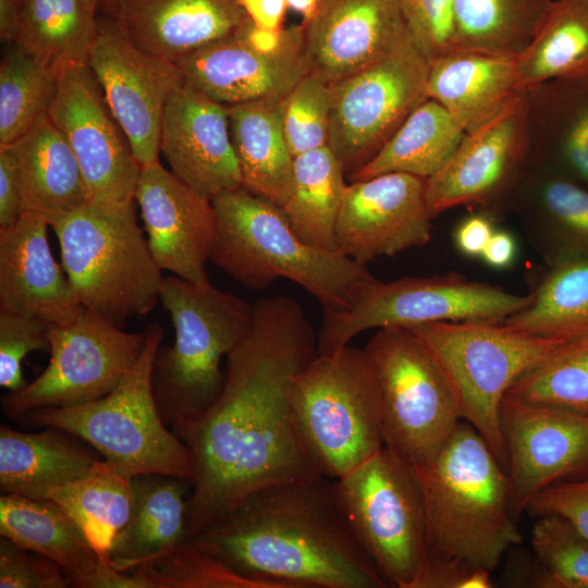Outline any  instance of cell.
<instances>
[{"mask_svg":"<svg viewBox=\"0 0 588 588\" xmlns=\"http://www.w3.org/2000/svg\"><path fill=\"white\" fill-rule=\"evenodd\" d=\"M465 134L441 103L427 98L406 118L382 149L350 180H364L389 172L408 173L428 180L448 163Z\"/></svg>","mask_w":588,"mask_h":588,"instance_id":"obj_36","label":"cell"},{"mask_svg":"<svg viewBox=\"0 0 588 588\" xmlns=\"http://www.w3.org/2000/svg\"><path fill=\"white\" fill-rule=\"evenodd\" d=\"M132 478L111 462L98 460L85 475L49 494V500L70 515L99 555L110 564L113 539L131 513Z\"/></svg>","mask_w":588,"mask_h":588,"instance_id":"obj_39","label":"cell"},{"mask_svg":"<svg viewBox=\"0 0 588 588\" xmlns=\"http://www.w3.org/2000/svg\"><path fill=\"white\" fill-rule=\"evenodd\" d=\"M430 60L411 35L365 68L329 84L328 147L350 177L388 143L425 99Z\"/></svg>","mask_w":588,"mask_h":588,"instance_id":"obj_14","label":"cell"},{"mask_svg":"<svg viewBox=\"0 0 588 588\" xmlns=\"http://www.w3.org/2000/svg\"><path fill=\"white\" fill-rule=\"evenodd\" d=\"M50 362L32 382L1 396L15 421L44 407L88 403L114 390L138 360L146 334L127 332L82 306L73 321L49 326Z\"/></svg>","mask_w":588,"mask_h":588,"instance_id":"obj_13","label":"cell"},{"mask_svg":"<svg viewBox=\"0 0 588 588\" xmlns=\"http://www.w3.org/2000/svg\"><path fill=\"white\" fill-rule=\"evenodd\" d=\"M525 512L534 517L561 515L588 539V478L563 481L543 489L528 502Z\"/></svg>","mask_w":588,"mask_h":588,"instance_id":"obj_49","label":"cell"},{"mask_svg":"<svg viewBox=\"0 0 588 588\" xmlns=\"http://www.w3.org/2000/svg\"><path fill=\"white\" fill-rule=\"evenodd\" d=\"M426 185V179L402 172L352 181L336 220V249L367 265L428 244L434 217Z\"/></svg>","mask_w":588,"mask_h":588,"instance_id":"obj_19","label":"cell"},{"mask_svg":"<svg viewBox=\"0 0 588 588\" xmlns=\"http://www.w3.org/2000/svg\"><path fill=\"white\" fill-rule=\"evenodd\" d=\"M143 352L121 383L95 401L44 407L19 422L61 429L88 443L130 477L166 475L192 481L194 465L183 441L164 424L152 392L151 375L163 329L149 324Z\"/></svg>","mask_w":588,"mask_h":588,"instance_id":"obj_6","label":"cell"},{"mask_svg":"<svg viewBox=\"0 0 588 588\" xmlns=\"http://www.w3.org/2000/svg\"><path fill=\"white\" fill-rule=\"evenodd\" d=\"M515 256L516 243L514 237L507 231L498 229L491 235L481 254L483 261L497 269L511 266Z\"/></svg>","mask_w":588,"mask_h":588,"instance_id":"obj_54","label":"cell"},{"mask_svg":"<svg viewBox=\"0 0 588 588\" xmlns=\"http://www.w3.org/2000/svg\"><path fill=\"white\" fill-rule=\"evenodd\" d=\"M159 301L174 327L171 346H159L151 384L164 424L179 432L199 419L224 383L223 356L249 332L255 305L209 281L164 278Z\"/></svg>","mask_w":588,"mask_h":588,"instance_id":"obj_5","label":"cell"},{"mask_svg":"<svg viewBox=\"0 0 588 588\" xmlns=\"http://www.w3.org/2000/svg\"><path fill=\"white\" fill-rule=\"evenodd\" d=\"M100 1V0H99ZM99 4V3H98Z\"/></svg>","mask_w":588,"mask_h":588,"instance_id":"obj_58","label":"cell"},{"mask_svg":"<svg viewBox=\"0 0 588 588\" xmlns=\"http://www.w3.org/2000/svg\"><path fill=\"white\" fill-rule=\"evenodd\" d=\"M48 226L44 218L22 213L12 226L0 229V309L66 324L83 305L54 260Z\"/></svg>","mask_w":588,"mask_h":588,"instance_id":"obj_25","label":"cell"},{"mask_svg":"<svg viewBox=\"0 0 588 588\" xmlns=\"http://www.w3.org/2000/svg\"><path fill=\"white\" fill-rule=\"evenodd\" d=\"M529 167L588 185V76L526 88Z\"/></svg>","mask_w":588,"mask_h":588,"instance_id":"obj_28","label":"cell"},{"mask_svg":"<svg viewBox=\"0 0 588 588\" xmlns=\"http://www.w3.org/2000/svg\"><path fill=\"white\" fill-rule=\"evenodd\" d=\"M228 117L242 186L282 207L294 161L283 131L282 99L229 106Z\"/></svg>","mask_w":588,"mask_h":588,"instance_id":"obj_33","label":"cell"},{"mask_svg":"<svg viewBox=\"0 0 588 588\" xmlns=\"http://www.w3.org/2000/svg\"><path fill=\"white\" fill-rule=\"evenodd\" d=\"M22 215L21 182L13 144H0V229L12 226Z\"/></svg>","mask_w":588,"mask_h":588,"instance_id":"obj_51","label":"cell"},{"mask_svg":"<svg viewBox=\"0 0 588 588\" xmlns=\"http://www.w3.org/2000/svg\"><path fill=\"white\" fill-rule=\"evenodd\" d=\"M50 348L49 324L34 317L0 309V385L23 388L22 362L33 351Z\"/></svg>","mask_w":588,"mask_h":588,"instance_id":"obj_46","label":"cell"},{"mask_svg":"<svg viewBox=\"0 0 588 588\" xmlns=\"http://www.w3.org/2000/svg\"><path fill=\"white\" fill-rule=\"evenodd\" d=\"M529 169L526 90L465 134L448 163L427 180L433 217L465 206L497 220L511 212L513 197Z\"/></svg>","mask_w":588,"mask_h":588,"instance_id":"obj_15","label":"cell"},{"mask_svg":"<svg viewBox=\"0 0 588 588\" xmlns=\"http://www.w3.org/2000/svg\"><path fill=\"white\" fill-rule=\"evenodd\" d=\"M519 90L516 59L455 51L430 62L426 94L466 133L500 111Z\"/></svg>","mask_w":588,"mask_h":588,"instance_id":"obj_29","label":"cell"},{"mask_svg":"<svg viewBox=\"0 0 588 588\" xmlns=\"http://www.w3.org/2000/svg\"><path fill=\"white\" fill-rule=\"evenodd\" d=\"M536 518L530 537L535 558L530 586L588 588V539L561 515Z\"/></svg>","mask_w":588,"mask_h":588,"instance_id":"obj_43","label":"cell"},{"mask_svg":"<svg viewBox=\"0 0 588 588\" xmlns=\"http://www.w3.org/2000/svg\"><path fill=\"white\" fill-rule=\"evenodd\" d=\"M0 535L57 563L78 588H140L130 574L106 562L77 524L52 500L0 498Z\"/></svg>","mask_w":588,"mask_h":588,"instance_id":"obj_26","label":"cell"},{"mask_svg":"<svg viewBox=\"0 0 588 588\" xmlns=\"http://www.w3.org/2000/svg\"><path fill=\"white\" fill-rule=\"evenodd\" d=\"M186 482L189 481L154 474L132 478L131 513L109 551L117 571L127 573L188 539Z\"/></svg>","mask_w":588,"mask_h":588,"instance_id":"obj_32","label":"cell"},{"mask_svg":"<svg viewBox=\"0 0 588 588\" xmlns=\"http://www.w3.org/2000/svg\"><path fill=\"white\" fill-rule=\"evenodd\" d=\"M491 572L429 556L415 588H490Z\"/></svg>","mask_w":588,"mask_h":588,"instance_id":"obj_50","label":"cell"},{"mask_svg":"<svg viewBox=\"0 0 588 588\" xmlns=\"http://www.w3.org/2000/svg\"><path fill=\"white\" fill-rule=\"evenodd\" d=\"M292 404L303 446L322 477L342 478L384 446L378 388L364 348L317 354L296 377Z\"/></svg>","mask_w":588,"mask_h":588,"instance_id":"obj_9","label":"cell"},{"mask_svg":"<svg viewBox=\"0 0 588 588\" xmlns=\"http://www.w3.org/2000/svg\"><path fill=\"white\" fill-rule=\"evenodd\" d=\"M531 296L467 279L458 272L377 281L350 310L323 311L318 354L347 346L358 333L384 327L440 321L502 322L525 308Z\"/></svg>","mask_w":588,"mask_h":588,"instance_id":"obj_12","label":"cell"},{"mask_svg":"<svg viewBox=\"0 0 588 588\" xmlns=\"http://www.w3.org/2000/svg\"><path fill=\"white\" fill-rule=\"evenodd\" d=\"M56 88L51 69L16 46L8 51L0 64V144L25 135L48 112Z\"/></svg>","mask_w":588,"mask_h":588,"instance_id":"obj_41","label":"cell"},{"mask_svg":"<svg viewBox=\"0 0 588 588\" xmlns=\"http://www.w3.org/2000/svg\"><path fill=\"white\" fill-rule=\"evenodd\" d=\"M22 213L48 224L88 203L76 157L48 113L15 143Z\"/></svg>","mask_w":588,"mask_h":588,"instance_id":"obj_30","label":"cell"},{"mask_svg":"<svg viewBox=\"0 0 588 588\" xmlns=\"http://www.w3.org/2000/svg\"><path fill=\"white\" fill-rule=\"evenodd\" d=\"M302 26L308 74L328 84L381 59L412 35L399 0H320Z\"/></svg>","mask_w":588,"mask_h":588,"instance_id":"obj_22","label":"cell"},{"mask_svg":"<svg viewBox=\"0 0 588 588\" xmlns=\"http://www.w3.org/2000/svg\"><path fill=\"white\" fill-rule=\"evenodd\" d=\"M252 23L260 28L281 29L287 3L286 0H237Z\"/></svg>","mask_w":588,"mask_h":588,"instance_id":"obj_53","label":"cell"},{"mask_svg":"<svg viewBox=\"0 0 588 588\" xmlns=\"http://www.w3.org/2000/svg\"><path fill=\"white\" fill-rule=\"evenodd\" d=\"M505 396L588 416V334L523 375Z\"/></svg>","mask_w":588,"mask_h":588,"instance_id":"obj_44","label":"cell"},{"mask_svg":"<svg viewBox=\"0 0 588 588\" xmlns=\"http://www.w3.org/2000/svg\"><path fill=\"white\" fill-rule=\"evenodd\" d=\"M135 201L158 267L191 282H208L206 264L218 225L212 201L160 161L142 167Z\"/></svg>","mask_w":588,"mask_h":588,"instance_id":"obj_20","label":"cell"},{"mask_svg":"<svg viewBox=\"0 0 588 588\" xmlns=\"http://www.w3.org/2000/svg\"><path fill=\"white\" fill-rule=\"evenodd\" d=\"M99 0H22L15 46L56 74L88 64L98 35Z\"/></svg>","mask_w":588,"mask_h":588,"instance_id":"obj_35","label":"cell"},{"mask_svg":"<svg viewBox=\"0 0 588 588\" xmlns=\"http://www.w3.org/2000/svg\"><path fill=\"white\" fill-rule=\"evenodd\" d=\"M345 175L328 146L294 157L290 192L281 209L305 243L336 249L335 225L347 186Z\"/></svg>","mask_w":588,"mask_h":588,"instance_id":"obj_37","label":"cell"},{"mask_svg":"<svg viewBox=\"0 0 588 588\" xmlns=\"http://www.w3.org/2000/svg\"><path fill=\"white\" fill-rule=\"evenodd\" d=\"M546 264L588 259V185L529 167L511 204Z\"/></svg>","mask_w":588,"mask_h":588,"instance_id":"obj_27","label":"cell"},{"mask_svg":"<svg viewBox=\"0 0 588 588\" xmlns=\"http://www.w3.org/2000/svg\"><path fill=\"white\" fill-rule=\"evenodd\" d=\"M406 328L439 363L455 393L462 420L480 433L505 470L500 414L507 390L583 336H540L491 321H440Z\"/></svg>","mask_w":588,"mask_h":588,"instance_id":"obj_7","label":"cell"},{"mask_svg":"<svg viewBox=\"0 0 588 588\" xmlns=\"http://www.w3.org/2000/svg\"><path fill=\"white\" fill-rule=\"evenodd\" d=\"M332 94L321 78L305 75L282 99V124L293 157L328 146Z\"/></svg>","mask_w":588,"mask_h":588,"instance_id":"obj_45","label":"cell"},{"mask_svg":"<svg viewBox=\"0 0 588 588\" xmlns=\"http://www.w3.org/2000/svg\"><path fill=\"white\" fill-rule=\"evenodd\" d=\"M69 584L63 569L52 560L0 540V588H64Z\"/></svg>","mask_w":588,"mask_h":588,"instance_id":"obj_48","label":"cell"},{"mask_svg":"<svg viewBox=\"0 0 588 588\" xmlns=\"http://www.w3.org/2000/svg\"><path fill=\"white\" fill-rule=\"evenodd\" d=\"M189 539L268 588L387 587L326 477L259 489Z\"/></svg>","mask_w":588,"mask_h":588,"instance_id":"obj_2","label":"cell"},{"mask_svg":"<svg viewBox=\"0 0 588 588\" xmlns=\"http://www.w3.org/2000/svg\"><path fill=\"white\" fill-rule=\"evenodd\" d=\"M379 394L384 448L414 465L431 456L462 420L437 359L406 327H384L364 348Z\"/></svg>","mask_w":588,"mask_h":588,"instance_id":"obj_11","label":"cell"},{"mask_svg":"<svg viewBox=\"0 0 588 588\" xmlns=\"http://www.w3.org/2000/svg\"><path fill=\"white\" fill-rule=\"evenodd\" d=\"M408 29L430 62L455 52L454 0H399Z\"/></svg>","mask_w":588,"mask_h":588,"instance_id":"obj_47","label":"cell"},{"mask_svg":"<svg viewBox=\"0 0 588 588\" xmlns=\"http://www.w3.org/2000/svg\"><path fill=\"white\" fill-rule=\"evenodd\" d=\"M159 151L180 180L209 200L242 186L228 106L187 83L167 101Z\"/></svg>","mask_w":588,"mask_h":588,"instance_id":"obj_23","label":"cell"},{"mask_svg":"<svg viewBox=\"0 0 588 588\" xmlns=\"http://www.w3.org/2000/svg\"><path fill=\"white\" fill-rule=\"evenodd\" d=\"M336 506L387 586L415 588L429 559L426 510L412 464L384 446L332 480Z\"/></svg>","mask_w":588,"mask_h":588,"instance_id":"obj_10","label":"cell"},{"mask_svg":"<svg viewBox=\"0 0 588 588\" xmlns=\"http://www.w3.org/2000/svg\"><path fill=\"white\" fill-rule=\"evenodd\" d=\"M495 221L492 216L478 210L464 218L454 231L456 248L467 257H481L497 229Z\"/></svg>","mask_w":588,"mask_h":588,"instance_id":"obj_52","label":"cell"},{"mask_svg":"<svg viewBox=\"0 0 588 588\" xmlns=\"http://www.w3.org/2000/svg\"><path fill=\"white\" fill-rule=\"evenodd\" d=\"M98 21L88 65L140 166L158 162L164 107L184 78L175 63L147 54L112 23Z\"/></svg>","mask_w":588,"mask_h":588,"instance_id":"obj_18","label":"cell"},{"mask_svg":"<svg viewBox=\"0 0 588 588\" xmlns=\"http://www.w3.org/2000/svg\"><path fill=\"white\" fill-rule=\"evenodd\" d=\"M254 305L249 332L226 356L218 399L175 433L194 465L188 539L259 489L322 477L303 446L292 404L296 377L318 354L317 336L293 298Z\"/></svg>","mask_w":588,"mask_h":588,"instance_id":"obj_1","label":"cell"},{"mask_svg":"<svg viewBox=\"0 0 588 588\" xmlns=\"http://www.w3.org/2000/svg\"><path fill=\"white\" fill-rule=\"evenodd\" d=\"M426 510L429 556L493 572L523 537L505 468L461 420L444 443L413 465Z\"/></svg>","mask_w":588,"mask_h":588,"instance_id":"obj_3","label":"cell"},{"mask_svg":"<svg viewBox=\"0 0 588 588\" xmlns=\"http://www.w3.org/2000/svg\"><path fill=\"white\" fill-rule=\"evenodd\" d=\"M525 281L531 301L504 326L540 336L588 334V259L529 264Z\"/></svg>","mask_w":588,"mask_h":588,"instance_id":"obj_34","label":"cell"},{"mask_svg":"<svg viewBox=\"0 0 588 588\" xmlns=\"http://www.w3.org/2000/svg\"><path fill=\"white\" fill-rule=\"evenodd\" d=\"M211 201L218 225L210 260L246 287L264 290L286 278L315 296L323 311L343 313L378 281L366 265L302 241L281 207L243 186Z\"/></svg>","mask_w":588,"mask_h":588,"instance_id":"obj_4","label":"cell"},{"mask_svg":"<svg viewBox=\"0 0 588 588\" xmlns=\"http://www.w3.org/2000/svg\"><path fill=\"white\" fill-rule=\"evenodd\" d=\"M320 0H286L287 7L303 15V22L315 14Z\"/></svg>","mask_w":588,"mask_h":588,"instance_id":"obj_57","label":"cell"},{"mask_svg":"<svg viewBox=\"0 0 588 588\" xmlns=\"http://www.w3.org/2000/svg\"><path fill=\"white\" fill-rule=\"evenodd\" d=\"M22 0H0V37L4 42L15 44L21 21Z\"/></svg>","mask_w":588,"mask_h":588,"instance_id":"obj_56","label":"cell"},{"mask_svg":"<svg viewBox=\"0 0 588 588\" xmlns=\"http://www.w3.org/2000/svg\"><path fill=\"white\" fill-rule=\"evenodd\" d=\"M244 35L247 42L256 50L264 53H273L285 42L287 28L266 29L257 27L250 22Z\"/></svg>","mask_w":588,"mask_h":588,"instance_id":"obj_55","label":"cell"},{"mask_svg":"<svg viewBox=\"0 0 588 588\" xmlns=\"http://www.w3.org/2000/svg\"><path fill=\"white\" fill-rule=\"evenodd\" d=\"M140 588H268L247 578L192 539L127 572Z\"/></svg>","mask_w":588,"mask_h":588,"instance_id":"obj_42","label":"cell"},{"mask_svg":"<svg viewBox=\"0 0 588 588\" xmlns=\"http://www.w3.org/2000/svg\"><path fill=\"white\" fill-rule=\"evenodd\" d=\"M49 226L82 305L123 327L159 302L164 278L138 224L135 203L122 209L87 203Z\"/></svg>","mask_w":588,"mask_h":588,"instance_id":"obj_8","label":"cell"},{"mask_svg":"<svg viewBox=\"0 0 588 588\" xmlns=\"http://www.w3.org/2000/svg\"><path fill=\"white\" fill-rule=\"evenodd\" d=\"M47 113L76 157L88 204L108 209L134 204L142 166L88 64L57 74Z\"/></svg>","mask_w":588,"mask_h":588,"instance_id":"obj_16","label":"cell"},{"mask_svg":"<svg viewBox=\"0 0 588 588\" xmlns=\"http://www.w3.org/2000/svg\"><path fill=\"white\" fill-rule=\"evenodd\" d=\"M98 12L136 48L172 63L252 22L237 0H100Z\"/></svg>","mask_w":588,"mask_h":588,"instance_id":"obj_24","label":"cell"},{"mask_svg":"<svg viewBox=\"0 0 588 588\" xmlns=\"http://www.w3.org/2000/svg\"><path fill=\"white\" fill-rule=\"evenodd\" d=\"M520 89L588 76V0H554L540 30L516 59Z\"/></svg>","mask_w":588,"mask_h":588,"instance_id":"obj_40","label":"cell"},{"mask_svg":"<svg viewBox=\"0 0 588 588\" xmlns=\"http://www.w3.org/2000/svg\"><path fill=\"white\" fill-rule=\"evenodd\" d=\"M246 27L179 60L184 82L228 107L283 99L308 74L302 24L287 28L285 42L273 53L253 48Z\"/></svg>","mask_w":588,"mask_h":588,"instance_id":"obj_21","label":"cell"},{"mask_svg":"<svg viewBox=\"0 0 588 588\" xmlns=\"http://www.w3.org/2000/svg\"><path fill=\"white\" fill-rule=\"evenodd\" d=\"M61 429L37 433L0 428V490L34 500H49L52 490L85 475L98 461Z\"/></svg>","mask_w":588,"mask_h":588,"instance_id":"obj_31","label":"cell"},{"mask_svg":"<svg viewBox=\"0 0 588 588\" xmlns=\"http://www.w3.org/2000/svg\"><path fill=\"white\" fill-rule=\"evenodd\" d=\"M554 0H454L455 51L517 59Z\"/></svg>","mask_w":588,"mask_h":588,"instance_id":"obj_38","label":"cell"},{"mask_svg":"<svg viewBox=\"0 0 588 588\" xmlns=\"http://www.w3.org/2000/svg\"><path fill=\"white\" fill-rule=\"evenodd\" d=\"M500 416L516 519L543 489L588 478V416L507 396Z\"/></svg>","mask_w":588,"mask_h":588,"instance_id":"obj_17","label":"cell"}]
</instances>
